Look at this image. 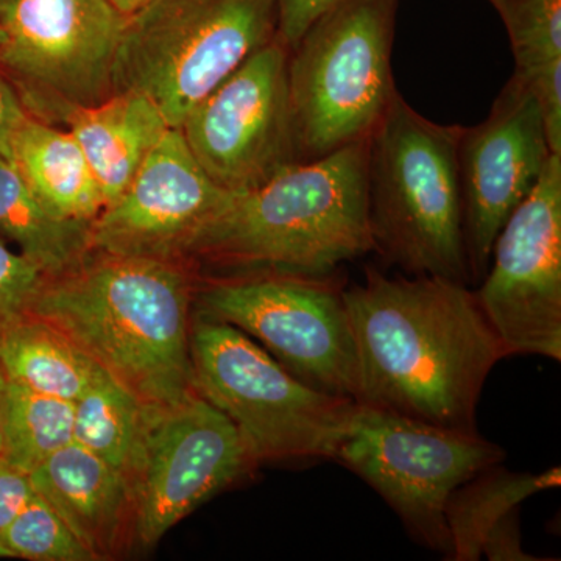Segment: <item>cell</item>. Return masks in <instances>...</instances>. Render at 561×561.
<instances>
[{
    "mask_svg": "<svg viewBox=\"0 0 561 561\" xmlns=\"http://www.w3.org/2000/svg\"><path fill=\"white\" fill-rule=\"evenodd\" d=\"M360 404L451 430L476 431V408L497 362L508 357L474 291L435 278L365 272L343 289Z\"/></svg>",
    "mask_w": 561,
    "mask_h": 561,
    "instance_id": "6da1fadb",
    "label": "cell"
},
{
    "mask_svg": "<svg viewBox=\"0 0 561 561\" xmlns=\"http://www.w3.org/2000/svg\"><path fill=\"white\" fill-rule=\"evenodd\" d=\"M201 272L90 250L44 275L27 312L49 321L149 415L197 393L191 324Z\"/></svg>",
    "mask_w": 561,
    "mask_h": 561,
    "instance_id": "7a4b0ae2",
    "label": "cell"
},
{
    "mask_svg": "<svg viewBox=\"0 0 561 561\" xmlns=\"http://www.w3.org/2000/svg\"><path fill=\"white\" fill-rule=\"evenodd\" d=\"M368 149L370 136L231 194L192 239L186 261L198 272L330 276L370 253Z\"/></svg>",
    "mask_w": 561,
    "mask_h": 561,
    "instance_id": "3957f363",
    "label": "cell"
},
{
    "mask_svg": "<svg viewBox=\"0 0 561 561\" xmlns=\"http://www.w3.org/2000/svg\"><path fill=\"white\" fill-rule=\"evenodd\" d=\"M463 127L426 119L394 92L368 149L373 247L412 276L471 284L463 234Z\"/></svg>",
    "mask_w": 561,
    "mask_h": 561,
    "instance_id": "277c9868",
    "label": "cell"
},
{
    "mask_svg": "<svg viewBox=\"0 0 561 561\" xmlns=\"http://www.w3.org/2000/svg\"><path fill=\"white\" fill-rule=\"evenodd\" d=\"M278 38L272 0H149L125 22L114 92L153 103L169 127Z\"/></svg>",
    "mask_w": 561,
    "mask_h": 561,
    "instance_id": "5b68a950",
    "label": "cell"
},
{
    "mask_svg": "<svg viewBox=\"0 0 561 561\" xmlns=\"http://www.w3.org/2000/svg\"><path fill=\"white\" fill-rule=\"evenodd\" d=\"M400 0H341L290 49L287 83L301 162L368 138L397 88L391 72Z\"/></svg>",
    "mask_w": 561,
    "mask_h": 561,
    "instance_id": "8992f818",
    "label": "cell"
},
{
    "mask_svg": "<svg viewBox=\"0 0 561 561\" xmlns=\"http://www.w3.org/2000/svg\"><path fill=\"white\" fill-rule=\"evenodd\" d=\"M195 390L224 412L257 465L334 459L357 402L295 378L245 332L195 311Z\"/></svg>",
    "mask_w": 561,
    "mask_h": 561,
    "instance_id": "52a82bcc",
    "label": "cell"
},
{
    "mask_svg": "<svg viewBox=\"0 0 561 561\" xmlns=\"http://www.w3.org/2000/svg\"><path fill=\"white\" fill-rule=\"evenodd\" d=\"M335 460L378 491L409 534L451 557L446 505L505 451L478 431L451 430L357 402Z\"/></svg>",
    "mask_w": 561,
    "mask_h": 561,
    "instance_id": "ba28073f",
    "label": "cell"
},
{
    "mask_svg": "<svg viewBox=\"0 0 561 561\" xmlns=\"http://www.w3.org/2000/svg\"><path fill=\"white\" fill-rule=\"evenodd\" d=\"M342 291L328 276L201 275L194 309L256 339L312 389L357 402L356 343Z\"/></svg>",
    "mask_w": 561,
    "mask_h": 561,
    "instance_id": "9c48e42d",
    "label": "cell"
},
{
    "mask_svg": "<svg viewBox=\"0 0 561 561\" xmlns=\"http://www.w3.org/2000/svg\"><path fill=\"white\" fill-rule=\"evenodd\" d=\"M127 18L110 0H16L0 18V72L31 116L61 127L70 111L114 94Z\"/></svg>",
    "mask_w": 561,
    "mask_h": 561,
    "instance_id": "30bf717a",
    "label": "cell"
},
{
    "mask_svg": "<svg viewBox=\"0 0 561 561\" xmlns=\"http://www.w3.org/2000/svg\"><path fill=\"white\" fill-rule=\"evenodd\" d=\"M289 54L279 38L261 47L181 124L195 160L228 194L254 190L301 162L287 83Z\"/></svg>",
    "mask_w": 561,
    "mask_h": 561,
    "instance_id": "8fae6325",
    "label": "cell"
},
{
    "mask_svg": "<svg viewBox=\"0 0 561 561\" xmlns=\"http://www.w3.org/2000/svg\"><path fill=\"white\" fill-rule=\"evenodd\" d=\"M474 291L508 356L561 360V154L501 228Z\"/></svg>",
    "mask_w": 561,
    "mask_h": 561,
    "instance_id": "7c38bea8",
    "label": "cell"
},
{
    "mask_svg": "<svg viewBox=\"0 0 561 561\" xmlns=\"http://www.w3.org/2000/svg\"><path fill=\"white\" fill-rule=\"evenodd\" d=\"M256 467L232 421L198 391L149 415L135 483L139 545H157L181 519Z\"/></svg>",
    "mask_w": 561,
    "mask_h": 561,
    "instance_id": "4fadbf2b",
    "label": "cell"
},
{
    "mask_svg": "<svg viewBox=\"0 0 561 561\" xmlns=\"http://www.w3.org/2000/svg\"><path fill=\"white\" fill-rule=\"evenodd\" d=\"M552 154L534 95L513 73L489 117L463 127L460 136L463 234L472 283L485 276L501 228L537 186Z\"/></svg>",
    "mask_w": 561,
    "mask_h": 561,
    "instance_id": "5bb4252c",
    "label": "cell"
},
{
    "mask_svg": "<svg viewBox=\"0 0 561 561\" xmlns=\"http://www.w3.org/2000/svg\"><path fill=\"white\" fill-rule=\"evenodd\" d=\"M230 197L203 171L180 128H169L92 221L91 250L190 264L192 239Z\"/></svg>",
    "mask_w": 561,
    "mask_h": 561,
    "instance_id": "9a60e30c",
    "label": "cell"
},
{
    "mask_svg": "<svg viewBox=\"0 0 561 561\" xmlns=\"http://www.w3.org/2000/svg\"><path fill=\"white\" fill-rule=\"evenodd\" d=\"M33 489L99 560L138 542V507L124 474L72 442L31 472Z\"/></svg>",
    "mask_w": 561,
    "mask_h": 561,
    "instance_id": "2e32d148",
    "label": "cell"
},
{
    "mask_svg": "<svg viewBox=\"0 0 561 561\" xmlns=\"http://www.w3.org/2000/svg\"><path fill=\"white\" fill-rule=\"evenodd\" d=\"M61 127L83 151L105 206L119 197L171 128L153 103L133 92H114L98 105L70 111Z\"/></svg>",
    "mask_w": 561,
    "mask_h": 561,
    "instance_id": "e0dca14e",
    "label": "cell"
},
{
    "mask_svg": "<svg viewBox=\"0 0 561 561\" xmlns=\"http://www.w3.org/2000/svg\"><path fill=\"white\" fill-rule=\"evenodd\" d=\"M10 161L41 202L65 219L92 224L105 208L83 151L60 125L28 117L13 140Z\"/></svg>",
    "mask_w": 561,
    "mask_h": 561,
    "instance_id": "ac0fdd59",
    "label": "cell"
},
{
    "mask_svg": "<svg viewBox=\"0 0 561 561\" xmlns=\"http://www.w3.org/2000/svg\"><path fill=\"white\" fill-rule=\"evenodd\" d=\"M0 365L7 381L72 402L99 370L54 324L31 312L0 328Z\"/></svg>",
    "mask_w": 561,
    "mask_h": 561,
    "instance_id": "d6986e66",
    "label": "cell"
},
{
    "mask_svg": "<svg viewBox=\"0 0 561 561\" xmlns=\"http://www.w3.org/2000/svg\"><path fill=\"white\" fill-rule=\"evenodd\" d=\"M91 225L47 208L13 162L0 157V238L16 243L44 275L72 267L91 250Z\"/></svg>",
    "mask_w": 561,
    "mask_h": 561,
    "instance_id": "ffe728a7",
    "label": "cell"
},
{
    "mask_svg": "<svg viewBox=\"0 0 561 561\" xmlns=\"http://www.w3.org/2000/svg\"><path fill=\"white\" fill-rule=\"evenodd\" d=\"M149 413L124 387L99 368L73 401V442L130 481L135 490Z\"/></svg>",
    "mask_w": 561,
    "mask_h": 561,
    "instance_id": "44dd1931",
    "label": "cell"
},
{
    "mask_svg": "<svg viewBox=\"0 0 561 561\" xmlns=\"http://www.w3.org/2000/svg\"><path fill=\"white\" fill-rule=\"evenodd\" d=\"M560 483V468L538 474H518L494 465L478 472L454 491L446 505V523L453 546L449 559H481L483 541L493 527L512 512L518 511L519 504L531 494L556 489Z\"/></svg>",
    "mask_w": 561,
    "mask_h": 561,
    "instance_id": "7402d4cb",
    "label": "cell"
},
{
    "mask_svg": "<svg viewBox=\"0 0 561 561\" xmlns=\"http://www.w3.org/2000/svg\"><path fill=\"white\" fill-rule=\"evenodd\" d=\"M73 442V402L9 382L0 456L31 474Z\"/></svg>",
    "mask_w": 561,
    "mask_h": 561,
    "instance_id": "603a6c76",
    "label": "cell"
},
{
    "mask_svg": "<svg viewBox=\"0 0 561 561\" xmlns=\"http://www.w3.org/2000/svg\"><path fill=\"white\" fill-rule=\"evenodd\" d=\"M515 57V76L530 79L561 61V0H494Z\"/></svg>",
    "mask_w": 561,
    "mask_h": 561,
    "instance_id": "cb8c5ba5",
    "label": "cell"
},
{
    "mask_svg": "<svg viewBox=\"0 0 561 561\" xmlns=\"http://www.w3.org/2000/svg\"><path fill=\"white\" fill-rule=\"evenodd\" d=\"M0 542L10 553V559L95 561L57 512L36 491L13 522L0 531Z\"/></svg>",
    "mask_w": 561,
    "mask_h": 561,
    "instance_id": "d4e9b609",
    "label": "cell"
},
{
    "mask_svg": "<svg viewBox=\"0 0 561 561\" xmlns=\"http://www.w3.org/2000/svg\"><path fill=\"white\" fill-rule=\"evenodd\" d=\"M44 272L22 253H14L0 238V328L27 312Z\"/></svg>",
    "mask_w": 561,
    "mask_h": 561,
    "instance_id": "484cf974",
    "label": "cell"
},
{
    "mask_svg": "<svg viewBox=\"0 0 561 561\" xmlns=\"http://www.w3.org/2000/svg\"><path fill=\"white\" fill-rule=\"evenodd\" d=\"M523 81L540 110L549 149L553 154H561V61Z\"/></svg>",
    "mask_w": 561,
    "mask_h": 561,
    "instance_id": "4316f807",
    "label": "cell"
},
{
    "mask_svg": "<svg viewBox=\"0 0 561 561\" xmlns=\"http://www.w3.org/2000/svg\"><path fill=\"white\" fill-rule=\"evenodd\" d=\"M272 2L276 11L278 38L291 49L317 18L341 0H272Z\"/></svg>",
    "mask_w": 561,
    "mask_h": 561,
    "instance_id": "83f0119b",
    "label": "cell"
},
{
    "mask_svg": "<svg viewBox=\"0 0 561 561\" xmlns=\"http://www.w3.org/2000/svg\"><path fill=\"white\" fill-rule=\"evenodd\" d=\"M33 494L35 489L31 474L13 467L0 456V531L13 522Z\"/></svg>",
    "mask_w": 561,
    "mask_h": 561,
    "instance_id": "f1b7e54d",
    "label": "cell"
},
{
    "mask_svg": "<svg viewBox=\"0 0 561 561\" xmlns=\"http://www.w3.org/2000/svg\"><path fill=\"white\" fill-rule=\"evenodd\" d=\"M31 117L16 88L0 72V157L10 160L11 146L22 125Z\"/></svg>",
    "mask_w": 561,
    "mask_h": 561,
    "instance_id": "f546056e",
    "label": "cell"
},
{
    "mask_svg": "<svg viewBox=\"0 0 561 561\" xmlns=\"http://www.w3.org/2000/svg\"><path fill=\"white\" fill-rule=\"evenodd\" d=\"M482 556L489 560H541L524 552L519 538L518 511L512 512L486 535L482 545Z\"/></svg>",
    "mask_w": 561,
    "mask_h": 561,
    "instance_id": "4dcf8cb0",
    "label": "cell"
},
{
    "mask_svg": "<svg viewBox=\"0 0 561 561\" xmlns=\"http://www.w3.org/2000/svg\"><path fill=\"white\" fill-rule=\"evenodd\" d=\"M117 10L122 11L125 16H130L131 13H135L136 10L140 9L144 3L149 2V0H110Z\"/></svg>",
    "mask_w": 561,
    "mask_h": 561,
    "instance_id": "1f68e13d",
    "label": "cell"
},
{
    "mask_svg": "<svg viewBox=\"0 0 561 561\" xmlns=\"http://www.w3.org/2000/svg\"><path fill=\"white\" fill-rule=\"evenodd\" d=\"M7 387H9V381H7L5 373H3L2 365H0V449H2V420L3 408H5Z\"/></svg>",
    "mask_w": 561,
    "mask_h": 561,
    "instance_id": "d6a6232c",
    "label": "cell"
},
{
    "mask_svg": "<svg viewBox=\"0 0 561 561\" xmlns=\"http://www.w3.org/2000/svg\"><path fill=\"white\" fill-rule=\"evenodd\" d=\"M14 2H16V0H0V18L7 13V10H9Z\"/></svg>",
    "mask_w": 561,
    "mask_h": 561,
    "instance_id": "836d02e7",
    "label": "cell"
},
{
    "mask_svg": "<svg viewBox=\"0 0 561 561\" xmlns=\"http://www.w3.org/2000/svg\"><path fill=\"white\" fill-rule=\"evenodd\" d=\"M5 39H7L5 28H3L2 24H0V47L3 46V43H5Z\"/></svg>",
    "mask_w": 561,
    "mask_h": 561,
    "instance_id": "e575fe53",
    "label": "cell"
},
{
    "mask_svg": "<svg viewBox=\"0 0 561 561\" xmlns=\"http://www.w3.org/2000/svg\"><path fill=\"white\" fill-rule=\"evenodd\" d=\"M0 559H10V553L3 548L2 542H0Z\"/></svg>",
    "mask_w": 561,
    "mask_h": 561,
    "instance_id": "d590c367",
    "label": "cell"
},
{
    "mask_svg": "<svg viewBox=\"0 0 561 561\" xmlns=\"http://www.w3.org/2000/svg\"><path fill=\"white\" fill-rule=\"evenodd\" d=\"M489 2L491 3V5H493V3H494V0H489Z\"/></svg>",
    "mask_w": 561,
    "mask_h": 561,
    "instance_id": "8d00e7d4",
    "label": "cell"
}]
</instances>
